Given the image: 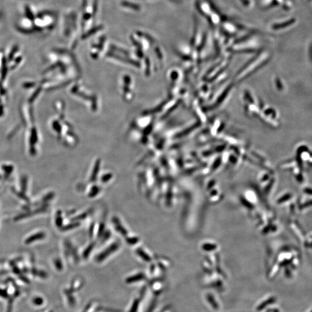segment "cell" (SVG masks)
I'll list each match as a JSON object with an SVG mask.
<instances>
[{
    "label": "cell",
    "mask_w": 312,
    "mask_h": 312,
    "mask_svg": "<svg viewBox=\"0 0 312 312\" xmlns=\"http://www.w3.org/2000/svg\"><path fill=\"white\" fill-rule=\"evenodd\" d=\"M55 16L47 11H38L33 6H26L15 20L19 32L27 35L45 34L54 28Z\"/></svg>",
    "instance_id": "6da1fadb"
},
{
    "label": "cell",
    "mask_w": 312,
    "mask_h": 312,
    "mask_svg": "<svg viewBox=\"0 0 312 312\" xmlns=\"http://www.w3.org/2000/svg\"><path fill=\"white\" fill-rule=\"evenodd\" d=\"M2 21V14L1 11H0V24H1Z\"/></svg>",
    "instance_id": "7a4b0ae2"
},
{
    "label": "cell",
    "mask_w": 312,
    "mask_h": 312,
    "mask_svg": "<svg viewBox=\"0 0 312 312\" xmlns=\"http://www.w3.org/2000/svg\"><path fill=\"white\" fill-rule=\"evenodd\" d=\"M311 312H312V311Z\"/></svg>",
    "instance_id": "3957f363"
}]
</instances>
